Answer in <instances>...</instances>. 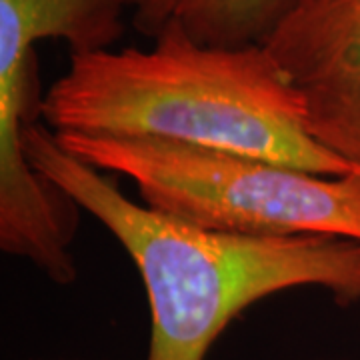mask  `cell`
<instances>
[{"mask_svg": "<svg viewBox=\"0 0 360 360\" xmlns=\"http://www.w3.org/2000/svg\"><path fill=\"white\" fill-rule=\"evenodd\" d=\"M22 146L40 176L98 220L134 262L150 309L146 360H206L234 319L286 290L319 288L338 307L360 302V240L200 229L130 200L46 127L26 124Z\"/></svg>", "mask_w": 360, "mask_h": 360, "instance_id": "obj_1", "label": "cell"}, {"mask_svg": "<svg viewBox=\"0 0 360 360\" xmlns=\"http://www.w3.org/2000/svg\"><path fill=\"white\" fill-rule=\"evenodd\" d=\"M153 42L70 56L39 103L44 127L238 153L319 176L356 174L310 134L302 96L264 44L208 46L180 30Z\"/></svg>", "mask_w": 360, "mask_h": 360, "instance_id": "obj_2", "label": "cell"}, {"mask_svg": "<svg viewBox=\"0 0 360 360\" xmlns=\"http://www.w3.org/2000/svg\"><path fill=\"white\" fill-rule=\"evenodd\" d=\"M54 136L78 160L132 180L142 205L200 229L360 240V174L319 176L257 156L155 139Z\"/></svg>", "mask_w": 360, "mask_h": 360, "instance_id": "obj_3", "label": "cell"}, {"mask_svg": "<svg viewBox=\"0 0 360 360\" xmlns=\"http://www.w3.org/2000/svg\"><path fill=\"white\" fill-rule=\"evenodd\" d=\"M264 46L302 96L310 134L360 174V0H296Z\"/></svg>", "mask_w": 360, "mask_h": 360, "instance_id": "obj_4", "label": "cell"}, {"mask_svg": "<svg viewBox=\"0 0 360 360\" xmlns=\"http://www.w3.org/2000/svg\"><path fill=\"white\" fill-rule=\"evenodd\" d=\"M134 0H0V66L34 56L40 40H65L70 56L110 51Z\"/></svg>", "mask_w": 360, "mask_h": 360, "instance_id": "obj_5", "label": "cell"}, {"mask_svg": "<svg viewBox=\"0 0 360 360\" xmlns=\"http://www.w3.org/2000/svg\"><path fill=\"white\" fill-rule=\"evenodd\" d=\"M296 0H134L130 22L146 39L180 30L208 46L266 44Z\"/></svg>", "mask_w": 360, "mask_h": 360, "instance_id": "obj_6", "label": "cell"}, {"mask_svg": "<svg viewBox=\"0 0 360 360\" xmlns=\"http://www.w3.org/2000/svg\"><path fill=\"white\" fill-rule=\"evenodd\" d=\"M333 360H352V359H333Z\"/></svg>", "mask_w": 360, "mask_h": 360, "instance_id": "obj_7", "label": "cell"}]
</instances>
